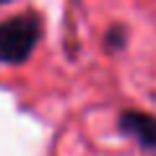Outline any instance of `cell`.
<instances>
[{"instance_id":"obj_4","label":"cell","mask_w":156,"mask_h":156,"mask_svg":"<svg viewBox=\"0 0 156 156\" xmlns=\"http://www.w3.org/2000/svg\"><path fill=\"white\" fill-rule=\"evenodd\" d=\"M0 3H5V0H0Z\"/></svg>"},{"instance_id":"obj_1","label":"cell","mask_w":156,"mask_h":156,"mask_svg":"<svg viewBox=\"0 0 156 156\" xmlns=\"http://www.w3.org/2000/svg\"><path fill=\"white\" fill-rule=\"evenodd\" d=\"M39 37H42V23L34 13H21L0 21V62L18 65L29 60Z\"/></svg>"},{"instance_id":"obj_3","label":"cell","mask_w":156,"mask_h":156,"mask_svg":"<svg viewBox=\"0 0 156 156\" xmlns=\"http://www.w3.org/2000/svg\"><path fill=\"white\" fill-rule=\"evenodd\" d=\"M122 44H125V29H112L107 34V47L117 50V47H122Z\"/></svg>"},{"instance_id":"obj_2","label":"cell","mask_w":156,"mask_h":156,"mask_svg":"<svg viewBox=\"0 0 156 156\" xmlns=\"http://www.w3.org/2000/svg\"><path fill=\"white\" fill-rule=\"evenodd\" d=\"M120 130L133 135L143 146L154 148L156 146V117L146 115V112H125L120 117Z\"/></svg>"}]
</instances>
